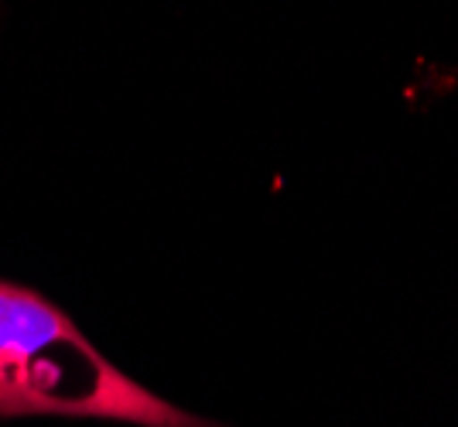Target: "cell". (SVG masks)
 <instances>
[{
    "mask_svg": "<svg viewBox=\"0 0 458 427\" xmlns=\"http://www.w3.org/2000/svg\"><path fill=\"white\" fill-rule=\"evenodd\" d=\"M0 417L216 427L134 383L38 291L0 280Z\"/></svg>",
    "mask_w": 458,
    "mask_h": 427,
    "instance_id": "cell-1",
    "label": "cell"
}]
</instances>
